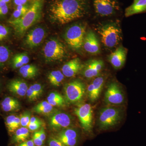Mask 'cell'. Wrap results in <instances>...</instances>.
<instances>
[{"instance_id": "6da1fadb", "label": "cell", "mask_w": 146, "mask_h": 146, "mask_svg": "<svg viewBox=\"0 0 146 146\" xmlns=\"http://www.w3.org/2000/svg\"><path fill=\"white\" fill-rule=\"evenodd\" d=\"M89 9L88 0H52L48 13L52 23L62 25L84 17Z\"/></svg>"}, {"instance_id": "7a4b0ae2", "label": "cell", "mask_w": 146, "mask_h": 146, "mask_svg": "<svg viewBox=\"0 0 146 146\" xmlns=\"http://www.w3.org/2000/svg\"><path fill=\"white\" fill-rule=\"evenodd\" d=\"M43 2L44 0H33L29 10L23 17L9 21L17 35L23 36L29 29L40 20Z\"/></svg>"}, {"instance_id": "3957f363", "label": "cell", "mask_w": 146, "mask_h": 146, "mask_svg": "<svg viewBox=\"0 0 146 146\" xmlns=\"http://www.w3.org/2000/svg\"><path fill=\"white\" fill-rule=\"evenodd\" d=\"M97 32L100 36L105 47L112 49L117 46L122 39V32L117 22H110L102 24L97 27Z\"/></svg>"}, {"instance_id": "277c9868", "label": "cell", "mask_w": 146, "mask_h": 146, "mask_svg": "<svg viewBox=\"0 0 146 146\" xmlns=\"http://www.w3.org/2000/svg\"><path fill=\"white\" fill-rule=\"evenodd\" d=\"M86 31V25L82 23L73 24L66 30L64 39L72 49L78 51L82 48Z\"/></svg>"}, {"instance_id": "5b68a950", "label": "cell", "mask_w": 146, "mask_h": 146, "mask_svg": "<svg viewBox=\"0 0 146 146\" xmlns=\"http://www.w3.org/2000/svg\"><path fill=\"white\" fill-rule=\"evenodd\" d=\"M43 55L47 62H58L65 59L67 51L65 46L58 39L51 38L47 41L43 47Z\"/></svg>"}, {"instance_id": "8992f818", "label": "cell", "mask_w": 146, "mask_h": 146, "mask_svg": "<svg viewBox=\"0 0 146 146\" xmlns=\"http://www.w3.org/2000/svg\"><path fill=\"white\" fill-rule=\"evenodd\" d=\"M123 111L119 108L108 106L102 108L99 114L98 125L106 130L117 125L123 118Z\"/></svg>"}, {"instance_id": "52a82bcc", "label": "cell", "mask_w": 146, "mask_h": 146, "mask_svg": "<svg viewBox=\"0 0 146 146\" xmlns=\"http://www.w3.org/2000/svg\"><path fill=\"white\" fill-rule=\"evenodd\" d=\"M85 84L81 80H76L66 84L64 87L65 100L70 103L82 100L86 92Z\"/></svg>"}, {"instance_id": "ba28073f", "label": "cell", "mask_w": 146, "mask_h": 146, "mask_svg": "<svg viewBox=\"0 0 146 146\" xmlns=\"http://www.w3.org/2000/svg\"><path fill=\"white\" fill-rule=\"evenodd\" d=\"M95 12L101 17L115 15L120 10L118 0H93Z\"/></svg>"}, {"instance_id": "9c48e42d", "label": "cell", "mask_w": 146, "mask_h": 146, "mask_svg": "<svg viewBox=\"0 0 146 146\" xmlns=\"http://www.w3.org/2000/svg\"><path fill=\"white\" fill-rule=\"evenodd\" d=\"M74 112L77 116L84 130L91 131L93 127V109L91 105L84 103L75 108Z\"/></svg>"}, {"instance_id": "30bf717a", "label": "cell", "mask_w": 146, "mask_h": 146, "mask_svg": "<svg viewBox=\"0 0 146 146\" xmlns=\"http://www.w3.org/2000/svg\"><path fill=\"white\" fill-rule=\"evenodd\" d=\"M104 101L107 104L118 106L122 104L125 97L121 89L116 82L110 84L105 94Z\"/></svg>"}, {"instance_id": "8fae6325", "label": "cell", "mask_w": 146, "mask_h": 146, "mask_svg": "<svg viewBox=\"0 0 146 146\" xmlns=\"http://www.w3.org/2000/svg\"><path fill=\"white\" fill-rule=\"evenodd\" d=\"M46 30L41 27H36L31 30L24 39V44L29 48L33 49L39 46L46 36Z\"/></svg>"}, {"instance_id": "7c38bea8", "label": "cell", "mask_w": 146, "mask_h": 146, "mask_svg": "<svg viewBox=\"0 0 146 146\" xmlns=\"http://www.w3.org/2000/svg\"><path fill=\"white\" fill-rule=\"evenodd\" d=\"M104 66L103 61L99 59H91L87 61L82 70V75L87 79L95 78L99 76Z\"/></svg>"}, {"instance_id": "4fadbf2b", "label": "cell", "mask_w": 146, "mask_h": 146, "mask_svg": "<svg viewBox=\"0 0 146 146\" xmlns=\"http://www.w3.org/2000/svg\"><path fill=\"white\" fill-rule=\"evenodd\" d=\"M72 123V118L70 115L65 112H57L51 116L49 125L51 128L58 130L68 127Z\"/></svg>"}, {"instance_id": "5bb4252c", "label": "cell", "mask_w": 146, "mask_h": 146, "mask_svg": "<svg viewBox=\"0 0 146 146\" xmlns=\"http://www.w3.org/2000/svg\"><path fill=\"white\" fill-rule=\"evenodd\" d=\"M127 50L122 46L118 47L108 56L110 63L116 70L121 69L124 65L126 60Z\"/></svg>"}, {"instance_id": "9a60e30c", "label": "cell", "mask_w": 146, "mask_h": 146, "mask_svg": "<svg viewBox=\"0 0 146 146\" xmlns=\"http://www.w3.org/2000/svg\"><path fill=\"white\" fill-rule=\"evenodd\" d=\"M83 47L86 52L90 54H97L100 52L99 41L92 31H89L85 35Z\"/></svg>"}, {"instance_id": "2e32d148", "label": "cell", "mask_w": 146, "mask_h": 146, "mask_svg": "<svg viewBox=\"0 0 146 146\" xmlns=\"http://www.w3.org/2000/svg\"><path fill=\"white\" fill-rule=\"evenodd\" d=\"M104 77L98 76L95 78L87 87V96L89 100L92 102L96 101L99 98L104 84Z\"/></svg>"}, {"instance_id": "e0dca14e", "label": "cell", "mask_w": 146, "mask_h": 146, "mask_svg": "<svg viewBox=\"0 0 146 146\" xmlns=\"http://www.w3.org/2000/svg\"><path fill=\"white\" fill-rule=\"evenodd\" d=\"M83 65L79 58H74L63 65L62 72L67 77H73L81 71Z\"/></svg>"}, {"instance_id": "ac0fdd59", "label": "cell", "mask_w": 146, "mask_h": 146, "mask_svg": "<svg viewBox=\"0 0 146 146\" xmlns=\"http://www.w3.org/2000/svg\"><path fill=\"white\" fill-rule=\"evenodd\" d=\"M28 86L26 82L20 79H14L11 81L7 85V89L12 94L20 97L26 95Z\"/></svg>"}, {"instance_id": "d6986e66", "label": "cell", "mask_w": 146, "mask_h": 146, "mask_svg": "<svg viewBox=\"0 0 146 146\" xmlns=\"http://www.w3.org/2000/svg\"><path fill=\"white\" fill-rule=\"evenodd\" d=\"M146 12V0H133V2L126 8V17Z\"/></svg>"}, {"instance_id": "ffe728a7", "label": "cell", "mask_w": 146, "mask_h": 146, "mask_svg": "<svg viewBox=\"0 0 146 146\" xmlns=\"http://www.w3.org/2000/svg\"><path fill=\"white\" fill-rule=\"evenodd\" d=\"M1 106L5 112H15L20 109L21 104L16 99L11 97H7L2 102Z\"/></svg>"}, {"instance_id": "44dd1931", "label": "cell", "mask_w": 146, "mask_h": 146, "mask_svg": "<svg viewBox=\"0 0 146 146\" xmlns=\"http://www.w3.org/2000/svg\"><path fill=\"white\" fill-rule=\"evenodd\" d=\"M38 69L36 65L33 64H27L21 67L19 72L21 75L27 79L33 78L37 75Z\"/></svg>"}, {"instance_id": "7402d4cb", "label": "cell", "mask_w": 146, "mask_h": 146, "mask_svg": "<svg viewBox=\"0 0 146 146\" xmlns=\"http://www.w3.org/2000/svg\"><path fill=\"white\" fill-rule=\"evenodd\" d=\"M65 101L63 96L57 92H52L47 98V102L53 106H65Z\"/></svg>"}, {"instance_id": "603a6c76", "label": "cell", "mask_w": 146, "mask_h": 146, "mask_svg": "<svg viewBox=\"0 0 146 146\" xmlns=\"http://www.w3.org/2000/svg\"><path fill=\"white\" fill-rule=\"evenodd\" d=\"M29 135V131L28 128L23 127L19 128L15 131L12 141L13 143H21L26 141Z\"/></svg>"}, {"instance_id": "cb8c5ba5", "label": "cell", "mask_w": 146, "mask_h": 146, "mask_svg": "<svg viewBox=\"0 0 146 146\" xmlns=\"http://www.w3.org/2000/svg\"><path fill=\"white\" fill-rule=\"evenodd\" d=\"M29 57L25 53L16 54L12 59V66L14 69L21 68L29 62Z\"/></svg>"}, {"instance_id": "d4e9b609", "label": "cell", "mask_w": 146, "mask_h": 146, "mask_svg": "<svg viewBox=\"0 0 146 146\" xmlns=\"http://www.w3.org/2000/svg\"><path fill=\"white\" fill-rule=\"evenodd\" d=\"M56 137L59 140H72L78 139V133L74 129L68 128L60 131Z\"/></svg>"}, {"instance_id": "484cf974", "label": "cell", "mask_w": 146, "mask_h": 146, "mask_svg": "<svg viewBox=\"0 0 146 146\" xmlns=\"http://www.w3.org/2000/svg\"><path fill=\"white\" fill-rule=\"evenodd\" d=\"M48 78L52 85L54 86H60L63 81L64 75L60 71H53L49 74Z\"/></svg>"}, {"instance_id": "4316f807", "label": "cell", "mask_w": 146, "mask_h": 146, "mask_svg": "<svg viewBox=\"0 0 146 146\" xmlns=\"http://www.w3.org/2000/svg\"><path fill=\"white\" fill-rule=\"evenodd\" d=\"M35 112L40 114H48L53 110V106L47 101L39 103L33 108Z\"/></svg>"}, {"instance_id": "83f0119b", "label": "cell", "mask_w": 146, "mask_h": 146, "mask_svg": "<svg viewBox=\"0 0 146 146\" xmlns=\"http://www.w3.org/2000/svg\"><path fill=\"white\" fill-rule=\"evenodd\" d=\"M10 50L4 46H0V66L3 65L8 60L10 56Z\"/></svg>"}, {"instance_id": "f1b7e54d", "label": "cell", "mask_w": 146, "mask_h": 146, "mask_svg": "<svg viewBox=\"0 0 146 146\" xmlns=\"http://www.w3.org/2000/svg\"><path fill=\"white\" fill-rule=\"evenodd\" d=\"M20 118L21 125L23 127H28L31 118L30 112L26 111L24 112L20 116Z\"/></svg>"}, {"instance_id": "f546056e", "label": "cell", "mask_w": 146, "mask_h": 146, "mask_svg": "<svg viewBox=\"0 0 146 146\" xmlns=\"http://www.w3.org/2000/svg\"><path fill=\"white\" fill-rule=\"evenodd\" d=\"M29 87L33 91L37 99L43 93V87L40 84H34L33 85H31Z\"/></svg>"}, {"instance_id": "4dcf8cb0", "label": "cell", "mask_w": 146, "mask_h": 146, "mask_svg": "<svg viewBox=\"0 0 146 146\" xmlns=\"http://www.w3.org/2000/svg\"><path fill=\"white\" fill-rule=\"evenodd\" d=\"M49 146H66L56 137L50 136L48 140Z\"/></svg>"}, {"instance_id": "1f68e13d", "label": "cell", "mask_w": 146, "mask_h": 146, "mask_svg": "<svg viewBox=\"0 0 146 146\" xmlns=\"http://www.w3.org/2000/svg\"><path fill=\"white\" fill-rule=\"evenodd\" d=\"M16 117V116L15 115H10L7 117L6 119V125L9 132L10 133H11L12 127H13V123H14Z\"/></svg>"}, {"instance_id": "d6a6232c", "label": "cell", "mask_w": 146, "mask_h": 146, "mask_svg": "<svg viewBox=\"0 0 146 146\" xmlns=\"http://www.w3.org/2000/svg\"><path fill=\"white\" fill-rule=\"evenodd\" d=\"M9 31L8 28L0 24V41L5 39L8 36Z\"/></svg>"}, {"instance_id": "836d02e7", "label": "cell", "mask_w": 146, "mask_h": 146, "mask_svg": "<svg viewBox=\"0 0 146 146\" xmlns=\"http://www.w3.org/2000/svg\"><path fill=\"white\" fill-rule=\"evenodd\" d=\"M32 140L35 145L36 146H42L44 143V141H42L41 138H39L36 131L33 134Z\"/></svg>"}, {"instance_id": "e575fe53", "label": "cell", "mask_w": 146, "mask_h": 146, "mask_svg": "<svg viewBox=\"0 0 146 146\" xmlns=\"http://www.w3.org/2000/svg\"><path fill=\"white\" fill-rule=\"evenodd\" d=\"M8 12V7L7 3L5 2H0V16L6 15Z\"/></svg>"}, {"instance_id": "d590c367", "label": "cell", "mask_w": 146, "mask_h": 146, "mask_svg": "<svg viewBox=\"0 0 146 146\" xmlns=\"http://www.w3.org/2000/svg\"><path fill=\"white\" fill-rule=\"evenodd\" d=\"M26 96L27 97L28 99L30 101H34L37 100L33 91L30 87L27 90Z\"/></svg>"}, {"instance_id": "8d00e7d4", "label": "cell", "mask_w": 146, "mask_h": 146, "mask_svg": "<svg viewBox=\"0 0 146 146\" xmlns=\"http://www.w3.org/2000/svg\"><path fill=\"white\" fill-rule=\"evenodd\" d=\"M20 125H21V119H20V117L16 116L15 120H14V123H13V127H12L11 133L15 132V131H16L18 128H19Z\"/></svg>"}, {"instance_id": "74e56055", "label": "cell", "mask_w": 146, "mask_h": 146, "mask_svg": "<svg viewBox=\"0 0 146 146\" xmlns=\"http://www.w3.org/2000/svg\"><path fill=\"white\" fill-rule=\"evenodd\" d=\"M42 124V122L35 123L33 124L29 125V129L31 131L37 130L41 127Z\"/></svg>"}, {"instance_id": "f35d334b", "label": "cell", "mask_w": 146, "mask_h": 146, "mask_svg": "<svg viewBox=\"0 0 146 146\" xmlns=\"http://www.w3.org/2000/svg\"><path fill=\"white\" fill-rule=\"evenodd\" d=\"M25 14L23 13L22 11L16 9V10L14 11L13 15H12V18L13 19L12 20H14V19H18V18H21V17H23Z\"/></svg>"}, {"instance_id": "ab89813d", "label": "cell", "mask_w": 146, "mask_h": 146, "mask_svg": "<svg viewBox=\"0 0 146 146\" xmlns=\"http://www.w3.org/2000/svg\"><path fill=\"white\" fill-rule=\"evenodd\" d=\"M36 132L41 140L43 141H44L46 138V134L44 128H42L39 131H36Z\"/></svg>"}, {"instance_id": "60d3db41", "label": "cell", "mask_w": 146, "mask_h": 146, "mask_svg": "<svg viewBox=\"0 0 146 146\" xmlns=\"http://www.w3.org/2000/svg\"><path fill=\"white\" fill-rule=\"evenodd\" d=\"M29 7L27 5H24L17 6L16 9L22 11L25 14H26L27 12L29 10Z\"/></svg>"}, {"instance_id": "b9f144b4", "label": "cell", "mask_w": 146, "mask_h": 146, "mask_svg": "<svg viewBox=\"0 0 146 146\" xmlns=\"http://www.w3.org/2000/svg\"><path fill=\"white\" fill-rule=\"evenodd\" d=\"M18 146H35V145L32 140L26 141L17 145Z\"/></svg>"}, {"instance_id": "7bdbcfd3", "label": "cell", "mask_w": 146, "mask_h": 146, "mask_svg": "<svg viewBox=\"0 0 146 146\" xmlns=\"http://www.w3.org/2000/svg\"><path fill=\"white\" fill-rule=\"evenodd\" d=\"M40 122H42V121L39 118L35 117H32L31 118L29 125L33 124L35 123Z\"/></svg>"}, {"instance_id": "ee69618b", "label": "cell", "mask_w": 146, "mask_h": 146, "mask_svg": "<svg viewBox=\"0 0 146 146\" xmlns=\"http://www.w3.org/2000/svg\"><path fill=\"white\" fill-rule=\"evenodd\" d=\"M28 1V0H14V3L17 6L24 5Z\"/></svg>"}, {"instance_id": "f6af8a7d", "label": "cell", "mask_w": 146, "mask_h": 146, "mask_svg": "<svg viewBox=\"0 0 146 146\" xmlns=\"http://www.w3.org/2000/svg\"><path fill=\"white\" fill-rule=\"evenodd\" d=\"M10 1V0H0V2H5L6 3H7L9 2Z\"/></svg>"}, {"instance_id": "bcb514c9", "label": "cell", "mask_w": 146, "mask_h": 146, "mask_svg": "<svg viewBox=\"0 0 146 146\" xmlns=\"http://www.w3.org/2000/svg\"><path fill=\"white\" fill-rule=\"evenodd\" d=\"M1 81H0V87H1Z\"/></svg>"}, {"instance_id": "7dc6e473", "label": "cell", "mask_w": 146, "mask_h": 146, "mask_svg": "<svg viewBox=\"0 0 146 146\" xmlns=\"http://www.w3.org/2000/svg\"><path fill=\"white\" fill-rule=\"evenodd\" d=\"M18 146V145H17V146Z\"/></svg>"}, {"instance_id": "c3c4849f", "label": "cell", "mask_w": 146, "mask_h": 146, "mask_svg": "<svg viewBox=\"0 0 146 146\" xmlns=\"http://www.w3.org/2000/svg\"></svg>"}]
</instances>
